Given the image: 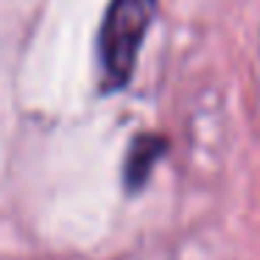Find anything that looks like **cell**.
Returning a JSON list of instances; mask_svg holds the SVG:
<instances>
[{
  "label": "cell",
  "instance_id": "obj_1",
  "mask_svg": "<svg viewBox=\"0 0 260 260\" xmlns=\"http://www.w3.org/2000/svg\"><path fill=\"white\" fill-rule=\"evenodd\" d=\"M159 0H112L101 25L98 59L107 90H123L135 73L143 40L154 23Z\"/></svg>",
  "mask_w": 260,
  "mask_h": 260
}]
</instances>
